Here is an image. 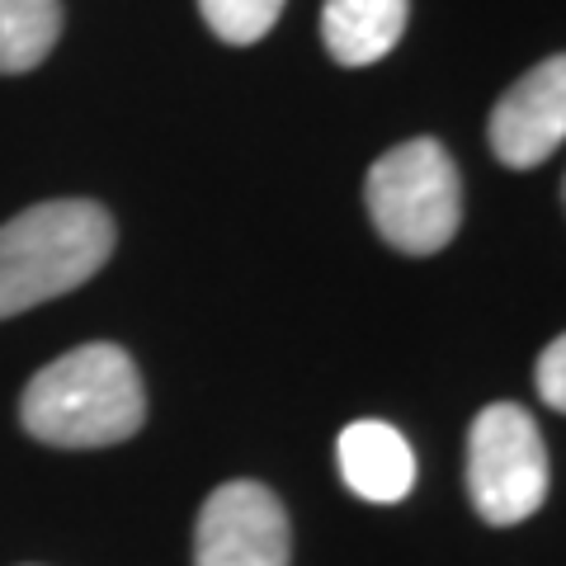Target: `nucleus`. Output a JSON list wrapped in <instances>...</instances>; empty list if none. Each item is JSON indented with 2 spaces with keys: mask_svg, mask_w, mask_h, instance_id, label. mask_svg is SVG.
<instances>
[{
  "mask_svg": "<svg viewBox=\"0 0 566 566\" xmlns=\"http://www.w3.org/2000/svg\"><path fill=\"white\" fill-rule=\"evenodd\" d=\"M114 255V218L91 199H52L0 227V316L81 289Z\"/></svg>",
  "mask_w": 566,
  "mask_h": 566,
  "instance_id": "f03ea898",
  "label": "nucleus"
},
{
  "mask_svg": "<svg viewBox=\"0 0 566 566\" xmlns=\"http://www.w3.org/2000/svg\"><path fill=\"white\" fill-rule=\"evenodd\" d=\"M468 491L486 524H524L547 501V449L538 420L515 401H491L468 434Z\"/></svg>",
  "mask_w": 566,
  "mask_h": 566,
  "instance_id": "20e7f679",
  "label": "nucleus"
},
{
  "mask_svg": "<svg viewBox=\"0 0 566 566\" xmlns=\"http://www.w3.org/2000/svg\"><path fill=\"white\" fill-rule=\"evenodd\" d=\"M193 566H289V515L260 482H222L199 510Z\"/></svg>",
  "mask_w": 566,
  "mask_h": 566,
  "instance_id": "39448f33",
  "label": "nucleus"
},
{
  "mask_svg": "<svg viewBox=\"0 0 566 566\" xmlns=\"http://www.w3.org/2000/svg\"><path fill=\"white\" fill-rule=\"evenodd\" d=\"M199 10L222 43L245 48V43H260L279 24L283 0H199Z\"/></svg>",
  "mask_w": 566,
  "mask_h": 566,
  "instance_id": "9d476101",
  "label": "nucleus"
},
{
  "mask_svg": "<svg viewBox=\"0 0 566 566\" xmlns=\"http://www.w3.org/2000/svg\"><path fill=\"white\" fill-rule=\"evenodd\" d=\"M566 137V62H538L491 114V151L510 170H534Z\"/></svg>",
  "mask_w": 566,
  "mask_h": 566,
  "instance_id": "423d86ee",
  "label": "nucleus"
},
{
  "mask_svg": "<svg viewBox=\"0 0 566 566\" xmlns=\"http://www.w3.org/2000/svg\"><path fill=\"white\" fill-rule=\"evenodd\" d=\"M538 397L553 406V411L566 406V340H553L543 349V359H538Z\"/></svg>",
  "mask_w": 566,
  "mask_h": 566,
  "instance_id": "9b49d317",
  "label": "nucleus"
},
{
  "mask_svg": "<svg viewBox=\"0 0 566 566\" xmlns=\"http://www.w3.org/2000/svg\"><path fill=\"white\" fill-rule=\"evenodd\" d=\"M406 0H326L322 43L340 66H374L401 43Z\"/></svg>",
  "mask_w": 566,
  "mask_h": 566,
  "instance_id": "6e6552de",
  "label": "nucleus"
},
{
  "mask_svg": "<svg viewBox=\"0 0 566 566\" xmlns=\"http://www.w3.org/2000/svg\"><path fill=\"white\" fill-rule=\"evenodd\" d=\"M24 430L52 449H109L142 430L147 397L118 345H81L48 364L20 401Z\"/></svg>",
  "mask_w": 566,
  "mask_h": 566,
  "instance_id": "f257e3e1",
  "label": "nucleus"
},
{
  "mask_svg": "<svg viewBox=\"0 0 566 566\" xmlns=\"http://www.w3.org/2000/svg\"><path fill=\"white\" fill-rule=\"evenodd\" d=\"M335 458H340L345 486L374 505H397L416 486V453L392 424H382V420L345 424Z\"/></svg>",
  "mask_w": 566,
  "mask_h": 566,
  "instance_id": "0eeeda50",
  "label": "nucleus"
},
{
  "mask_svg": "<svg viewBox=\"0 0 566 566\" xmlns=\"http://www.w3.org/2000/svg\"><path fill=\"white\" fill-rule=\"evenodd\" d=\"M62 33V0H0V71H33Z\"/></svg>",
  "mask_w": 566,
  "mask_h": 566,
  "instance_id": "1a4fd4ad",
  "label": "nucleus"
},
{
  "mask_svg": "<svg viewBox=\"0 0 566 566\" xmlns=\"http://www.w3.org/2000/svg\"><path fill=\"white\" fill-rule=\"evenodd\" d=\"M374 227L401 255H434L463 222V180L434 137H411L382 151L364 185Z\"/></svg>",
  "mask_w": 566,
  "mask_h": 566,
  "instance_id": "7ed1b4c3",
  "label": "nucleus"
}]
</instances>
